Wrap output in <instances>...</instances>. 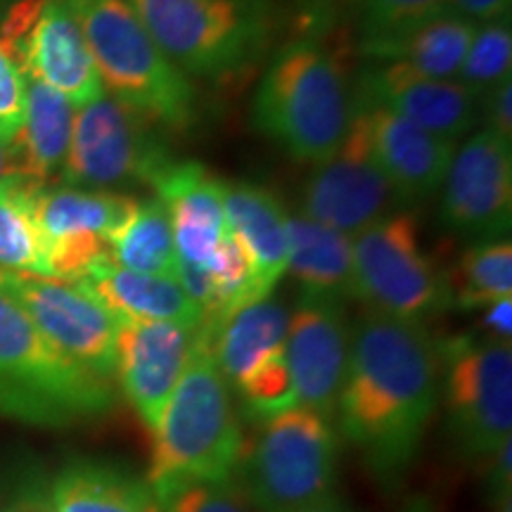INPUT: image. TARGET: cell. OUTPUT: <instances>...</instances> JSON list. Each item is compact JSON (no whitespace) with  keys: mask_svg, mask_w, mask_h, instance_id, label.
<instances>
[{"mask_svg":"<svg viewBox=\"0 0 512 512\" xmlns=\"http://www.w3.org/2000/svg\"><path fill=\"white\" fill-rule=\"evenodd\" d=\"M439 389V351L427 325L375 311L358 318L337 415L380 482L392 484L418 456Z\"/></svg>","mask_w":512,"mask_h":512,"instance_id":"cell-1","label":"cell"},{"mask_svg":"<svg viewBox=\"0 0 512 512\" xmlns=\"http://www.w3.org/2000/svg\"><path fill=\"white\" fill-rule=\"evenodd\" d=\"M242 448L233 389L216 363L211 332L200 325L188 366L155 430L145 479L157 503L188 484L228 482L238 470Z\"/></svg>","mask_w":512,"mask_h":512,"instance_id":"cell-2","label":"cell"},{"mask_svg":"<svg viewBox=\"0 0 512 512\" xmlns=\"http://www.w3.org/2000/svg\"><path fill=\"white\" fill-rule=\"evenodd\" d=\"M354 93L339 57L313 38L287 43L259 81L252 121L297 162L323 164L347 138Z\"/></svg>","mask_w":512,"mask_h":512,"instance_id":"cell-3","label":"cell"},{"mask_svg":"<svg viewBox=\"0 0 512 512\" xmlns=\"http://www.w3.org/2000/svg\"><path fill=\"white\" fill-rule=\"evenodd\" d=\"M79 22L102 91L171 131H190L197 95L188 76L166 60L128 0H64Z\"/></svg>","mask_w":512,"mask_h":512,"instance_id":"cell-4","label":"cell"},{"mask_svg":"<svg viewBox=\"0 0 512 512\" xmlns=\"http://www.w3.org/2000/svg\"><path fill=\"white\" fill-rule=\"evenodd\" d=\"M112 406L110 380L62 354L0 292V415L36 427H69Z\"/></svg>","mask_w":512,"mask_h":512,"instance_id":"cell-5","label":"cell"},{"mask_svg":"<svg viewBox=\"0 0 512 512\" xmlns=\"http://www.w3.org/2000/svg\"><path fill=\"white\" fill-rule=\"evenodd\" d=\"M178 72L226 79L247 69L271 38L261 0H128Z\"/></svg>","mask_w":512,"mask_h":512,"instance_id":"cell-6","label":"cell"},{"mask_svg":"<svg viewBox=\"0 0 512 512\" xmlns=\"http://www.w3.org/2000/svg\"><path fill=\"white\" fill-rule=\"evenodd\" d=\"M242 491L259 512H302L335 498L337 437L330 420L294 406L264 420L242 448Z\"/></svg>","mask_w":512,"mask_h":512,"instance_id":"cell-7","label":"cell"},{"mask_svg":"<svg viewBox=\"0 0 512 512\" xmlns=\"http://www.w3.org/2000/svg\"><path fill=\"white\" fill-rule=\"evenodd\" d=\"M354 285L351 297L368 311L422 323L448 306L446 273L420 245L411 214H387L351 238Z\"/></svg>","mask_w":512,"mask_h":512,"instance_id":"cell-8","label":"cell"},{"mask_svg":"<svg viewBox=\"0 0 512 512\" xmlns=\"http://www.w3.org/2000/svg\"><path fill=\"white\" fill-rule=\"evenodd\" d=\"M174 162L157 124L110 93L74 112L72 140L62 166L64 185L83 190L150 185Z\"/></svg>","mask_w":512,"mask_h":512,"instance_id":"cell-9","label":"cell"},{"mask_svg":"<svg viewBox=\"0 0 512 512\" xmlns=\"http://www.w3.org/2000/svg\"><path fill=\"white\" fill-rule=\"evenodd\" d=\"M448 430L465 456H494L512 432V347L460 335L437 344Z\"/></svg>","mask_w":512,"mask_h":512,"instance_id":"cell-10","label":"cell"},{"mask_svg":"<svg viewBox=\"0 0 512 512\" xmlns=\"http://www.w3.org/2000/svg\"><path fill=\"white\" fill-rule=\"evenodd\" d=\"M0 46L24 76L46 83L76 107L102 93L91 50L64 0H19L12 5L0 29Z\"/></svg>","mask_w":512,"mask_h":512,"instance_id":"cell-11","label":"cell"},{"mask_svg":"<svg viewBox=\"0 0 512 512\" xmlns=\"http://www.w3.org/2000/svg\"><path fill=\"white\" fill-rule=\"evenodd\" d=\"M8 294L50 344L91 373L112 380L119 320L81 285L27 271H0Z\"/></svg>","mask_w":512,"mask_h":512,"instance_id":"cell-12","label":"cell"},{"mask_svg":"<svg viewBox=\"0 0 512 512\" xmlns=\"http://www.w3.org/2000/svg\"><path fill=\"white\" fill-rule=\"evenodd\" d=\"M441 188L446 228L475 242L505 240L512 228V143L479 128L456 147Z\"/></svg>","mask_w":512,"mask_h":512,"instance_id":"cell-13","label":"cell"},{"mask_svg":"<svg viewBox=\"0 0 512 512\" xmlns=\"http://www.w3.org/2000/svg\"><path fill=\"white\" fill-rule=\"evenodd\" d=\"M396 195L370 155L363 126L354 114L344 143L318 164L302 192V216L356 238L389 214Z\"/></svg>","mask_w":512,"mask_h":512,"instance_id":"cell-14","label":"cell"},{"mask_svg":"<svg viewBox=\"0 0 512 512\" xmlns=\"http://www.w3.org/2000/svg\"><path fill=\"white\" fill-rule=\"evenodd\" d=\"M351 330L344 304L302 297L290 316L285 337V358L290 366L297 406L335 418L339 392L349 361Z\"/></svg>","mask_w":512,"mask_h":512,"instance_id":"cell-15","label":"cell"},{"mask_svg":"<svg viewBox=\"0 0 512 512\" xmlns=\"http://www.w3.org/2000/svg\"><path fill=\"white\" fill-rule=\"evenodd\" d=\"M195 335L197 328L178 323L119 320L114 375L152 434L188 366Z\"/></svg>","mask_w":512,"mask_h":512,"instance_id":"cell-16","label":"cell"},{"mask_svg":"<svg viewBox=\"0 0 512 512\" xmlns=\"http://www.w3.org/2000/svg\"><path fill=\"white\" fill-rule=\"evenodd\" d=\"M354 102L399 114L456 145L479 119V100L458 81L427 79L399 62H380L363 69Z\"/></svg>","mask_w":512,"mask_h":512,"instance_id":"cell-17","label":"cell"},{"mask_svg":"<svg viewBox=\"0 0 512 512\" xmlns=\"http://www.w3.org/2000/svg\"><path fill=\"white\" fill-rule=\"evenodd\" d=\"M370 155L392 185L396 202H422L444 183L456 143L373 105H356Z\"/></svg>","mask_w":512,"mask_h":512,"instance_id":"cell-18","label":"cell"},{"mask_svg":"<svg viewBox=\"0 0 512 512\" xmlns=\"http://www.w3.org/2000/svg\"><path fill=\"white\" fill-rule=\"evenodd\" d=\"M157 200L169 211L176 254L181 261L207 268L228 235L221 183L200 162H171L155 178Z\"/></svg>","mask_w":512,"mask_h":512,"instance_id":"cell-19","label":"cell"},{"mask_svg":"<svg viewBox=\"0 0 512 512\" xmlns=\"http://www.w3.org/2000/svg\"><path fill=\"white\" fill-rule=\"evenodd\" d=\"M76 285L93 294L117 320H155L185 328H200L204 320L202 309L176 278L128 271L114 264L112 256L95 261Z\"/></svg>","mask_w":512,"mask_h":512,"instance_id":"cell-20","label":"cell"},{"mask_svg":"<svg viewBox=\"0 0 512 512\" xmlns=\"http://www.w3.org/2000/svg\"><path fill=\"white\" fill-rule=\"evenodd\" d=\"M228 230L245 247L254 271L256 299L271 297L273 287L287 273V211L271 190L254 183L226 185L223 192Z\"/></svg>","mask_w":512,"mask_h":512,"instance_id":"cell-21","label":"cell"},{"mask_svg":"<svg viewBox=\"0 0 512 512\" xmlns=\"http://www.w3.org/2000/svg\"><path fill=\"white\" fill-rule=\"evenodd\" d=\"M287 242V271L302 285V297L347 302L354 285V249L349 235L297 214L287 216Z\"/></svg>","mask_w":512,"mask_h":512,"instance_id":"cell-22","label":"cell"},{"mask_svg":"<svg viewBox=\"0 0 512 512\" xmlns=\"http://www.w3.org/2000/svg\"><path fill=\"white\" fill-rule=\"evenodd\" d=\"M290 313L280 302L266 297L242 306L211 332V349L230 389L245 382L261 363L285 349Z\"/></svg>","mask_w":512,"mask_h":512,"instance_id":"cell-23","label":"cell"},{"mask_svg":"<svg viewBox=\"0 0 512 512\" xmlns=\"http://www.w3.org/2000/svg\"><path fill=\"white\" fill-rule=\"evenodd\" d=\"M55 512H162L147 479L102 460H76L50 489Z\"/></svg>","mask_w":512,"mask_h":512,"instance_id":"cell-24","label":"cell"},{"mask_svg":"<svg viewBox=\"0 0 512 512\" xmlns=\"http://www.w3.org/2000/svg\"><path fill=\"white\" fill-rule=\"evenodd\" d=\"M74 107L46 83L27 76V102L19 136L12 143L17 174L46 185L64 166L72 140Z\"/></svg>","mask_w":512,"mask_h":512,"instance_id":"cell-25","label":"cell"},{"mask_svg":"<svg viewBox=\"0 0 512 512\" xmlns=\"http://www.w3.org/2000/svg\"><path fill=\"white\" fill-rule=\"evenodd\" d=\"M136 202V197L110 190L43 185L36 195V223L43 235V245L67 235H95L110 245Z\"/></svg>","mask_w":512,"mask_h":512,"instance_id":"cell-26","label":"cell"},{"mask_svg":"<svg viewBox=\"0 0 512 512\" xmlns=\"http://www.w3.org/2000/svg\"><path fill=\"white\" fill-rule=\"evenodd\" d=\"M475 29L477 24H472L470 19L448 10L432 22L413 29L411 34L401 36L399 41L377 50L370 60L399 62L427 79L456 81Z\"/></svg>","mask_w":512,"mask_h":512,"instance_id":"cell-27","label":"cell"},{"mask_svg":"<svg viewBox=\"0 0 512 512\" xmlns=\"http://www.w3.org/2000/svg\"><path fill=\"white\" fill-rule=\"evenodd\" d=\"M43 183L22 174L0 181V271L48 275L46 245L36 223V195Z\"/></svg>","mask_w":512,"mask_h":512,"instance_id":"cell-28","label":"cell"},{"mask_svg":"<svg viewBox=\"0 0 512 512\" xmlns=\"http://www.w3.org/2000/svg\"><path fill=\"white\" fill-rule=\"evenodd\" d=\"M110 256L114 264L128 271L176 278L174 230L169 211L157 197L136 202L128 221L110 240Z\"/></svg>","mask_w":512,"mask_h":512,"instance_id":"cell-29","label":"cell"},{"mask_svg":"<svg viewBox=\"0 0 512 512\" xmlns=\"http://www.w3.org/2000/svg\"><path fill=\"white\" fill-rule=\"evenodd\" d=\"M448 306L463 311L486 306L512 297V242H475L465 249L451 271H446Z\"/></svg>","mask_w":512,"mask_h":512,"instance_id":"cell-30","label":"cell"},{"mask_svg":"<svg viewBox=\"0 0 512 512\" xmlns=\"http://www.w3.org/2000/svg\"><path fill=\"white\" fill-rule=\"evenodd\" d=\"M356 5L361 53L368 57L451 10L448 0H356Z\"/></svg>","mask_w":512,"mask_h":512,"instance_id":"cell-31","label":"cell"},{"mask_svg":"<svg viewBox=\"0 0 512 512\" xmlns=\"http://www.w3.org/2000/svg\"><path fill=\"white\" fill-rule=\"evenodd\" d=\"M512 79V29L510 19L479 24L467 48L458 83L482 100L503 81Z\"/></svg>","mask_w":512,"mask_h":512,"instance_id":"cell-32","label":"cell"},{"mask_svg":"<svg viewBox=\"0 0 512 512\" xmlns=\"http://www.w3.org/2000/svg\"><path fill=\"white\" fill-rule=\"evenodd\" d=\"M235 392L240 394L242 403H245L249 418H259L261 422L297 406L285 349L261 363L245 382L235 387Z\"/></svg>","mask_w":512,"mask_h":512,"instance_id":"cell-33","label":"cell"},{"mask_svg":"<svg viewBox=\"0 0 512 512\" xmlns=\"http://www.w3.org/2000/svg\"><path fill=\"white\" fill-rule=\"evenodd\" d=\"M162 512H256L240 484L228 482L188 484L159 501Z\"/></svg>","mask_w":512,"mask_h":512,"instance_id":"cell-34","label":"cell"},{"mask_svg":"<svg viewBox=\"0 0 512 512\" xmlns=\"http://www.w3.org/2000/svg\"><path fill=\"white\" fill-rule=\"evenodd\" d=\"M27 102V76L0 46V145H12L19 136Z\"/></svg>","mask_w":512,"mask_h":512,"instance_id":"cell-35","label":"cell"},{"mask_svg":"<svg viewBox=\"0 0 512 512\" xmlns=\"http://www.w3.org/2000/svg\"><path fill=\"white\" fill-rule=\"evenodd\" d=\"M479 117L484 119L486 131L512 143V79L479 100Z\"/></svg>","mask_w":512,"mask_h":512,"instance_id":"cell-36","label":"cell"},{"mask_svg":"<svg viewBox=\"0 0 512 512\" xmlns=\"http://www.w3.org/2000/svg\"><path fill=\"white\" fill-rule=\"evenodd\" d=\"M510 3L512 0H448V8L479 27L498 19H510Z\"/></svg>","mask_w":512,"mask_h":512,"instance_id":"cell-37","label":"cell"},{"mask_svg":"<svg viewBox=\"0 0 512 512\" xmlns=\"http://www.w3.org/2000/svg\"><path fill=\"white\" fill-rule=\"evenodd\" d=\"M484 337L496 339V342H510L512 337V297L486 306L482 318Z\"/></svg>","mask_w":512,"mask_h":512,"instance_id":"cell-38","label":"cell"},{"mask_svg":"<svg viewBox=\"0 0 512 512\" xmlns=\"http://www.w3.org/2000/svg\"><path fill=\"white\" fill-rule=\"evenodd\" d=\"M12 174H17L15 152H12V147L8 145H0V181Z\"/></svg>","mask_w":512,"mask_h":512,"instance_id":"cell-39","label":"cell"},{"mask_svg":"<svg viewBox=\"0 0 512 512\" xmlns=\"http://www.w3.org/2000/svg\"><path fill=\"white\" fill-rule=\"evenodd\" d=\"M34 503L29 498H8V501H0V512H34Z\"/></svg>","mask_w":512,"mask_h":512,"instance_id":"cell-40","label":"cell"},{"mask_svg":"<svg viewBox=\"0 0 512 512\" xmlns=\"http://www.w3.org/2000/svg\"><path fill=\"white\" fill-rule=\"evenodd\" d=\"M302 512H356V510L347 508V505H344L342 501H337V498H330V501H325V503H320V505H313V508L302 510Z\"/></svg>","mask_w":512,"mask_h":512,"instance_id":"cell-41","label":"cell"},{"mask_svg":"<svg viewBox=\"0 0 512 512\" xmlns=\"http://www.w3.org/2000/svg\"><path fill=\"white\" fill-rule=\"evenodd\" d=\"M318 3H328V5H332V3H356V0H318Z\"/></svg>","mask_w":512,"mask_h":512,"instance_id":"cell-42","label":"cell"}]
</instances>
